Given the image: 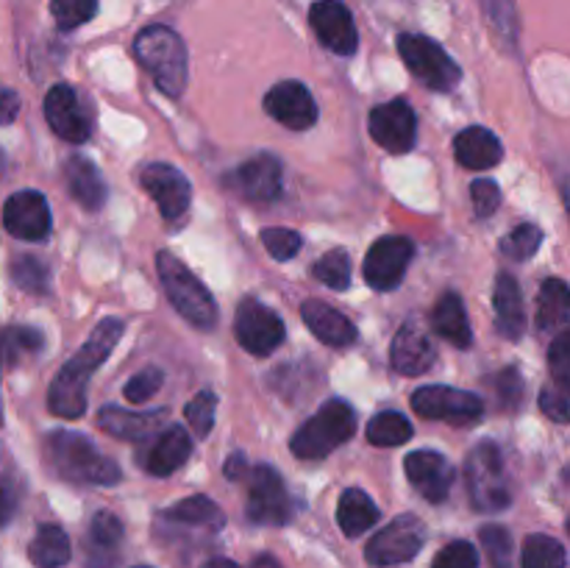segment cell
Listing matches in <instances>:
<instances>
[{
	"mask_svg": "<svg viewBox=\"0 0 570 568\" xmlns=\"http://www.w3.org/2000/svg\"><path fill=\"white\" fill-rule=\"evenodd\" d=\"M126 323L122 317H104L98 326L92 329L87 343L61 365L56 379L50 382L48 390V407L53 415L59 418H81L87 412V384L92 373L109 360L115 345L120 343Z\"/></svg>",
	"mask_w": 570,
	"mask_h": 568,
	"instance_id": "1",
	"label": "cell"
},
{
	"mask_svg": "<svg viewBox=\"0 0 570 568\" xmlns=\"http://www.w3.org/2000/svg\"><path fill=\"white\" fill-rule=\"evenodd\" d=\"M45 460L50 471L59 473L67 482L111 488L122 479L117 462L100 454L92 440L78 432H50L45 440Z\"/></svg>",
	"mask_w": 570,
	"mask_h": 568,
	"instance_id": "2",
	"label": "cell"
},
{
	"mask_svg": "<svg viewBox=\"0 0 570 568\" xmlns=\"http://www.w3.org/2000/svg\"><path fill=\"white\" fill-rule=\"evenodd\" d=\"M134 53H137L139 65L154 76L161 92L170 95V98H178L184 92L189 76L187 48L173 28L148 26L145 31H139Z\"/></svg>",
	"mask_w": 570,
	"mask_h": 568,
	"instance_id": "3",
	"label": "cell"
},
{
	"mask_svg": "<svg viewBox=\"0 0 570 568\" xmlns=\"http://www.w3.org/2000/svg\"><path fill=\"white\" fill-rule=\"evenodd\" d=\"M156 267H159V278L165 284L167 298L176 306L178 315L187 323H193V326L204 329V332L206 329H215L217 304L209 290L200 284V278L193 276L184 267V262L176 254H170V251H159Z\"/></svg>",
	"mask_w": 570,
	"mask_h": 568,
	"instance_id": "4",
	"label": "cell"
},
{
	"mask_svg": "<svg viewBox=\"0 0 570 568\" xmlns=\"http://www.w3.org/2000/svg\"><path fill=\"white\" fill-rule=\"evenodd\" d=\"M356 432V412L345 401L332 399L293 434L289 449L301 460H323L334 449L354 438Z\"/></svg>",
	"mask_w": 570,
	"mask_h": 568,
	"instance_id": "5",
	"label": "cell"
},
{
	"mask_svg": "<svg viewBox=\"0 0 570 568\" xmlns=\"http://www.w3.org/2000/svg\"><path fill=\"white\" fill-rule=\"evenodd\" d=\"M465 484L471 505L479 512H501L512 501V484L507 477L504 454L495 443L484 440L468 454L465 460Z\"/></svg>",
	"mask_w": 570,
	"mask_h": 568,
	"instance_id": "6",
	"label": "cell"
},
{
	"mask_svg": "<svg viewBox=\"0 0 570 568\" xmlns=\"http://www.w3.org/2000/svg\"><path fill=\"white\" fill-rule=\"evenodd\" d=\"M243 479L248 482V518L262 527H282L293 518L295 501L284 484L282 473L271 466H248Z\"/></svg>",
	"mask_w": 570,
	"mask_h": 568,
	"instance_id": "7",
	"label": "cell"
},
{
	"mask_svg": "<svg viewBox=\"0 0 570 568\" xmlns=\"http://www.w3.org/2000/svg\"><path fill=\"white\" fill-rule=\"evenodd\" d=\"M399 53L404 59L406 70L415 78H421L429 89L451 92L460 84V65L434 39L423 37V33H401Z\"/></svg>",
	"mask_w": 570,
	"mask_h": 568,
	"instance_id": "8",
	"label": "cell"
},
{
	"mask_svg": "<svg viewBox=\"0 0 570 568\" xmlns=\"http://www.w3.org/2000/svg\"><path fill=\"white\" fill-rule=\"evenodd\" d=\"M423 543H426V527H423L421 518L406 512V516L393 518L387 527L373 535L365 557L376 568L404 566L423 549Z\"/></svg>",
	"mask_w": 570,
	"mask_h": 568,
	"instance_id": "9",
	"label": "cell"
},
{
	"mask_svg": "<svg viewBox=\"0 0 570 568\" xmlns=\"http://www.w3.org/2000/svg\"><path fill=\"white\" fill-rule=\"evenodd\" d=\"M412 410L429 421H445L451 427H471L482 418L484 404L479 395L468 390L445 388V384H429L412 393Z\"/></svg>",
	"mask_w": 570,
	"mask_h": 568,
	"instance_id": "10",
	"label": "cell"
},
{
	"mask_svg": "<svg viewBox=\"0 0 570 568\" xmlns=\"http://www.w3.org/2000/svg\"><path fill=\"white\" fill-rule=\"evenodd\" d=\"M234 337L248 354L267 356L282 345L284 323L271 306L256 298H245L237 306V317H234Z\"/></svg>",
	"mask_w": 570,
	"mask_h": 568,
	"instance_id": "11",
	"label": "cell"
},
{
	"mask_svg": "<svg viewBox=\"0 0 570 568\" xmlns=\"http://www.w3.org/2000/svg\"><path fill=\"white\" fill-rule=\"evenodd\" d=\"M226 187L239 198L250 200V204H271L282 195L284 187L282 161L273 154L254 156V159L243 161L237 170L228 173Z\"/></svg>",
	"mask_w": 570,
	"mask_h": 568,
	"instance_id": "12",
	"label": "cell"
},
{
	"mask_svg": "<svg viewBox=\"0 0 570 568\" xmlns=\"http://www.w3.org/2000/svg\"><path fill=\"white\" fill-rule=\"evenodd\" d=\"M371 137L382 145L387 154H406L417 139V117L406 100L395 98L376 106L367 117Z\"/></svg>",
	"mask_w": 570,
	"mask_h": 568,
	"instance_id": "13",
	"label": "cell"
},
{
	"mask_svg": "<svg viewBox=\"0 0 570 568\" xmlns=\"http://www.w3.org/2000/svg\"><path fill=\"white\" fill-rule=\"evenodd\" d=\"M415 245L406 237H382L371 245L365 256V282L379 293L395 290L410 267Z\"/></svg>",
	"mask_w": 570,
	"mask_h": 568,
	"instance_id": "14",
	"label": "cell"
},
{
	"mask_svg": "<svg viewBox=\"0 0 570 568\" xmlns=\"http://www.w3.org/2000/svg\"><path fill=\"white\" fill-rule=\"evenodd\" d=\"M309 22L315 28L317 39L323 48H328L337 56H354L360 45L354 17L343 0H317L309 11Z\"/></svg>",
	"mask_w": 570,
	"mask_h": 568,
	"instance_id": "15",
	"label": "cell"
},
{
	"mask_svg": "<svg viewBox=\"0 0 570 568\" xmlns=\"http://www.w3.org/2000/svg\"><path fill=\"white\" fill-rule=\"evenodd\" d=\"M3 226L17 239H28V243H39L48 237L50 206L45 195L37 189H20L11 195L3 206Z\"/></svg>",
	"mask_w": 570,
	"mask_h": 568,
	"instance_id": "16",
	"label": "cell"
},
{
	"mask_svg": "<svg viewBox=\"0 0 570 568\" xmlns=\"http://www.w3.org/2000/svg\"><path fill=\"white\" fill-rule=\"evenodd\" d=\"M142 187L148 189V195H154L165 221H178L193 200V184L187 182V176L178 167L161 165V161L145 167Z\"/></svg>",
	"mask_w": 570,
	"mask_h": 568,
	"instance_id": "17",
	"label": "cell"
},
{
	"mask_svg": "<svg viewBox=\"0 0 570 568\" xmlns=\"http://www.w3.org/2000/svg\"><path fill=\"white\" fill-rule=\"evenodd\" d=\"M45 120L53 128L56 137H61L65 143L81 145L89 139V117L78 100L76 89L67 87V84L50 87L48 98H45Z\"/></svg>",
	"mask_w": 570,
	"mask_h": 568,
	"instance_id": "18",
	"label": "cell"
},
{
	"mask_svg": "<svg viewBox=\"0 0 570 568\" xmlns=\"http://www.w3.org/2000/svg\"><path fill=\"white\" fill-rule=\"evenodd\" d=\"M265 109L273 120L293 131H304L317 123V104L301 81H282L265 95Z\"/></svg>",
	"mask_w": 570,
	"mask_h": 568,
	"instance_id": "19",
	"label": "cell"
},
{
	"mask_svg": "<svg viewBox=\"0 0 570 568\" xmlns=\"http://www.w3.org/2000/svg\"><path fill=\"white\" fill-rule=\"evenodd\" d=\"M406 477L415 484L417 493L423 496L432 505H440V501L449 499V490L454 484V468L438 451H412L404 460Z\"/></svg>",
	"mask_w": 570,
	"mask_h": 568,
	"instance_id": "20",
	"label": "cell"
},
{
	"mask_svg": "<svg viewBox=\"0 0 570 568\" xmlns=\"http://www.w3.org/2000/svg\"><path fill=\"white\" fill-rule=\"evenodd\" d=\"M434 356H438V351H434L429 334L417 323H406V326L399 329L393 340L390 365L401 376H421V373H426L434 365Z\"/></svg>",
	"mask_w": 570,
	"mask_h": 568,
	"instance_id": "21",
	"label": "cell"
},
{
	"mask_svg": "<svg viewBox=\"0 0 570 568\" xmlns=\"http://www.w3.org/2000/svg\"><path fill=\"white\" fill-rule=\"evenodd\" d=\"M167 423V410H150V412H128L120 407H104L98 412V427L109 432L117 440H131V443H142L150 434L159 432Z\"/></svg>",
	"mask_w": 570,
	"mask_h": 568,
	"instance_id": "22",
	"label": "cell"
},
{
	"mask_svg": "<svg viewBox=\"0 0 570 568\" xmlns=\"http://www.w3.org/2000/svg\"><path fill=\"white\" fill-rule=\"evenodd\" d=\"M301 317H304L306 326L312 329L321 343L332 345V349H348L351 343H356V326L337 312L334 306L323 304V301L309 298L301 304Z\"/></svg>",
	"mask_w": 570,
	"mask_h": 568,
	"instance_id": "23",
	"label": "cell"
},
{
	"mask_svg": "<svg viewBox=\"0 0 570 568\" xmlns=\"http://www.w3.org/2000/svg\"><path fill=\"white\" fill-rule=\"evenodd\" d=\"M456 161L468 170H490L504 159V148H501L499 137L490 128L471 126L454 139Z\"/></svg>",
	"mask_w": 570,
	"mask_h": 568,
	"instance_id": "24",
	"label": "cell"
},
{
	"mask_svg": "<svg viewBox=\"0 0 570 568\" xmlns=\"http://www.w3.org/2000/svg\"><path fill=\"white\" fill-rule=\"evenodd\" d=\"M189 451H193V438L187 434L184 427H167L159 434L154 445L148 449V454L142 457V468L154 477H170L173 471L187 462Z\"/></svg>",
	"mask_w": 570,
	"mask_h": 568,
	"instance_id": "25",
	"label": "cell"
},
{
	"mask_svg": "<svg viewBox=\"0 0 570 568\" xmlns=\"http://www.w3.org/2000/svg\"><path fill=\"white\" fill-rule=\"evenodd\" d=\"M495 329L504 334L507 340H518L527 329V312H523V298L521 287H518L515 278L510 273H499L495 278Z\"/></svg>",
	"mask_w": 570,
	"mask_h": 568,
	"instance_id": "26",
	"label": "cell"
},
{
	"mask_svg": "<svg viewBox=\"0 0 570 568\" xmlns=\"http://www.w3.org/2000/svg\"><path fill=\"white\" fill-rule=\"evenodd\" d=\"M65 182L72 198H76L83 209L95 212L106 204V182L98 173V167H95L87 156H70V159H67Z\"/></svg>",
	"mask_w": 570,
	"mask_h": 568,
	"instance_id": "27",
	"label": "cell"
},
{
	"mask_svg": "<svg viewBox=\"0 0 570 568\" xmlns=\"http://www.w3.org/2000/svg\"><path fill=\"white\" fill-rule=\"evenodd\" d=\"M432 323L434 332L443 340H449L451 345H456V349H468V345H471V321H468L465 304H462V298L456 293H445L443 298L434 304Z\"/></svg>",
	"mask_w": 570,
	"mask_h": 568,
	"instance_id": "28",
	"label": "cell"
},
{
	"mask_svg": "<svg viewBox=\"0 0 570 568\" xmlns=\"http://www.w3.org/2000/svg\"><path fill=\"white\" fill-rule=\"evenodd\" d=\"M376 521H379V507L365 490L348 488L343 496H340L337 523L340 529H343V535H348V538H360V535H365Z\"/></svg>",
	"mask_w": 570,
	"mask_h": 568,
	"instance_id": "29",
	"label": "cell"
},
{
	"mask_svg": "<svg viewBox=\"0 0 570 568\" xmlns=\"http://www.w3.org/2000/svg\"><path fill=\"white\" fill-rule=\"evenodd\" d=\"M570 323V293L562 278H546L538 298L540 332H562Z\"/></svg>",
	"mask_w": 570,
	"mask_h": 568,
	"instance_id": "30",
	"label": "cell"
},
{
	"mask_svg": "<svg viewBox=\"0 0 570 568\" xmlns=\"http://www.w3.org/2000/svg\"><path fill=\"white\" fill-rule=\"evenodd\" d=\"M28 557L37 568H61L70 560V538L56 523H45L33 535L31 546H28Z\"/></svg>",
	"mask_w": 570,
	"mask_h": 568,
	"instance_id": "31",
	"label": "cell"
},
{
	"mask_svg": "<svg viewBox=\"0 0 570 568\" xmlns=\"http://www.w3.org/2000/svg\"><path fill=\"white\" fill-rule=\"evenodd\" d=\"M173 523H187V527H206V529H220L226 516L220 507L209 499V496H193V499L178 501L176 507L165 512Z\"/></svg>",
	"mask_w": 570,
	"mask_h": 568,
	"instance_id": "32",
	"label": "cell"
},
{
	"mask_svg": "<svg viewBox=\"0 0 570 568\" xmlns=\"http://www.w3.org/2000/svg\"><path fill=\"white\" fill-rule=\"evenodd\" d=\"M566 546L551 535H529L521 551L523 568H566Z\"/></svg>",
	"mask_w": 570,
	"mask_h": 568,
	"instance_id": "33",
	"label": "cell"
},
{
	"mask_svg": "<svg viewBox=\"0 0 570 568\" xmlns=\"http://www.w3.org/2000/svg\"><path fill=\"white\" fill-rule=\"evenodd\" d=\"M412 438V423L406 421L401 412H379L371 423H367V440L379 449H390V445H404Z\"/></svg>",
	"mask_w": 570,
	"mask_h": 568,
	"instance_id": "34",
	"label": "cell"
},
{
	"mask_svg": "<svg viewBox=\"0 0 570 568\" xmlns=\"http://www.w3.org/2000/svg\"><path fill=\"white\" fill-rule=\"evenodd\" d=\"M42 334L37 329H28V326H11L0 334V362L3 365H17L22 356L28 354H37L42 349Z\"/></svg>",
	"mask_w": 570,
	"mask_h": 568,
	"instance_id": "35",
	"label": "cell"
},
{
	"mask_svg": "<svg viewBox=\"0 0 570 568\" xmlns=\"http://www.w3.org/2000/svg\"><path fill=\"white\" fill-rule=\"evenodd\" d=\"M122 540V523L111 512H98L89 523V560L95 555L115 557V549Z\"/></svg>",
	"mask_w": 570,
	"mask_h": 568,
	"instance_id": "36",
	"label": "cell"
},
{
	"mask_svg": "<svg viewBox=\"0 0 570 568\" xmlns=\"http://www.w3.org/2000/svg\"><path fill=\"white\" fill-rule=\"evenodd\" d=\"M312 276L317 282L328 284L332 290H345L351 284V256L343 248H334L323 254L312 267Z\"/></svg>",
	"mask_w": 570,
	"mask_h": 568,
	"instance_id": "37",
	"label": "cell"
},
{
	"mask_svg": "<svg viewBox=\"0 0 570 568\" xmlns=\"http://www.w3.org/2000/svg\"><path fill=\"white\" fill-rule=\"evenodd\" d=\"M50 14L61 31H72L98 14V0H50Z\"/></svg>",
	"mask_w": 570,
	"mask_h": 568,
	"instance_id": "38",
	"label": "cell"
},
{
	"mask_svg": "<svg viewBox=\"0 0 570 568\" xmlns=\"http://www.w3.org/2000/svg\"><path fill=\"white\" fill-rule=\"evenodd\" d=\"M540 243H543V232L534 223H521L515 232H510L501 239V254L515 262H523L538 254Z\"/></svg>",
	"mask_w": 570,
	"mask_h": 568,
	"instance_id": "39",
	"label": "cell"
},
{
	"mask_svg": "<svg viewBox=\"0 0 570 568\" xmlns=\"http://www.w3.org/2000/svg\"><path fill=\"white\" fill-rule=\"evenodd\" d=\"M11 278L20 284V290L26 293H48V284H50V273L45 267L42 259L37 256H17L11 262Z\"/></svg>",
	"mask_w": 570,
	"mask_h": 568,
	"instance_id": "40",
	"label": "cell"
},
{
	"mask_svg": "<svg viewBox=\"0 0 570 568\" xmlns=\"http://www.w3.org/2000/svg\"><path fill=\"white\" fill-rule=\"evenodd\" d=\"M479 540H482V549H484V555H488L490 566L512 568V535L507 532L504 527H499V523L482 527Z\"/></svg>",
	"mask_w": 570,
	"mask_h": 568,
	"instance_id": "41",
	"label": "cell"
},
{
	"mask_svg": "<svg viewBox=\"0 0 570 568\" xmlns=\"http://www.w3.org/2000/svg\"><path fill=\"white\" fill-rule=\"evenodd\" d=\"M215 412H217V395L212 390H200L193 401L187 404L184 415H187V423L193 427V434L198 440H204L206 434L215 427Z\"/></svg>",
	"mask_w": 570,
	"mask_h": 568,
	"instance_id": "42",
	"label": "cell"
},
{
	"mask_svg": "<svg viewBox=\"0 0 570 568\" xmlns=\"http://www.w3.org/2000/svg\"><path fill=\"white\" fill-rule=\"evenodd\" d=\"M262 243H265L267 254H271L273 259L287 262L301 251V234L293 232V228H282V226L265 228V232H262Z\"/></svg>",
	"mask_w": 570,
	"mask_h": 568,
	"instance_id": "43",
	"label": "cell"
},
{
	"mask_svg": "<svg viewBox=\"0 0 570 568\" xmlns=\"http://www.w3.org/2000/svg\"><path fill=\"white\" fill-rule=\"evenodd\" d=\"M549 365H551V373H554L557 388L570 390V334H568V329L557 332V340L551 343V351H549Z\"/></svg>",
	"mask_w": 570,
	"mask_h": 568,
	"instance_id": "44",
	"label": "cell"
},
{
	"mask_svg": "<svg viewBox=\"0 0 570 568\" xmlns=\"http://www.w3.org/2000/svg\"><path fill=\"white\" fill-rule=\"evenodd\" d=\"M432 568H479V551L468 540H454L434 557Z\"/></svg>",
	"mask_w": 570,
	"mask_h": 568,
	"instance_id": "45",
	"label": "cell"
},
{
	"mask_svg": "<svg viewBox=\"0 0 570 568\" xmlns=\"http://www.w3.org/2000/svg\"><path fill=\"white\" fill-rule=\"evenodd\" d=\"M161 382H165V373H161L159 368H145V371H139L137 376L126 384L122 393H126V399L134 401V404H142L150 395L159 393Z\"/></svg>",
	"mask_w": 570,
	"mask_h": 568,
	"instance_id": "46",
	"label": "cell"
},
{
	"mask_svg": "<svg viewBox=\"0 0 570 568\" xmlns=\"http://www.w3.org/2000/svg\"><path fill=\"white\" fill-rule=\"evenodd\" d=\"M471 200L476 217H490L501 206V189L499 184L490 182V178H479L471 187Z\"/></svg>",
	"mask_w": 570,
	"mask_h": 568,
	"instance_id": "47",
	"label": "cell"
},
{
	"mask_svg": "<svg viewBox=\"0 0 570 568\" xmlns=\"http://www.w3.org/2000/svg\"><path fill=\"white\" fill-rule=\"evenodd\" d=\"M540 410L557 423H566L568 421V390L562 388H543L540 393Z\"/></svg>",
	"mask_w": 570,
	"mask_h": 568,
	"instance_id": "48",
	"label": "cell"
},
{
	"mask_svg": "<svg viewBox=\"0 0 570 568\" xmlns=\"http://www.w3.org/2000/svg\"><path fill=\"white\" fill-rule=\"evenodd\" d=\"M20 507V484L11 477H0V529L17 516Z\"/></svg>",
	"mask_w": 570,
	"mask_h": 568,
	"instance_id": "49",
	"label": "cell"
},
{
	"mask_svg": "<svg viewBox=\"0 0 570 568\" xmlns=\"http://www.w3.org/2000/svg\"><path fill=\"white\" fill-rule=\"evenodd\" d=\"M499 395H501V407L507 410H518L521 404V395H523V379L518 376L515 371H504L499 379Z\"/></svg>",
	"mask_w": 570,
	"mask_h": 568,
	"instance_id": "50",
	"label": "cell"
},
{
	"mask_svg": "<svg viewBox=\"0 0 570 568\" xmlns=\"http://www.w3.org/2000/svg\"><path fill=\"white\" fill-rule=\"evenodd\" d=\"M17 115H20V98H17L14 89L0 87V126L14 123Z\"/></svg>",
	"mask_w": 570,
	"mask_h": 568,
	"instance_id": "51",
	"label": "cell"
},
{
	"mask_svg": "<svg viewBox=\"0 0 570 568\" xmlns=\"http://www.w3.org/2000/svg\"><path fill=\"white\" fill-rule=\"evenodd\" d=\"M245 454H232L228 457V462H226V477L228 479H243V473H245Z\"/></svg>",
	"mask_w": 570,
	"mask_h": 568,
	"instance_id": "52",
	"label": "cell"
},
{
	"mask_svg": "<svg viewBox=\"0 0 570 568\" xmlns=\"http://www.w3.org/2000/svg\"><path fill=\"white\" fill-rule=\"evenodd\" d=\"M200 568H239V566L234 560H228V557H215V560H206Z\"/></svg>",
	"mask_w": 570,
	"mask_h": 568,
	"instance_id": "53",
	"label": "cell"
},
{
	"mask_svg": "<svg viewBox=\"0 0 570 568\" xmlns=\"http://www.w3.org/2000/svg\"><path fill=\"white\" fill-rule=\"evenodd\" d=\"M250 568H282V566H278V562L273 560L271 555H262V557H256L254 562H250Z\"/></svg>",
	"mask_w": 570,
	"mask_h": 568,
	"instance_id": "54",
	"label": "cell"
},
{
	"mask_svg": "<svg viewBox=\"0 0 570 568\" xmlns=\"http://www.w3.org/2000/svg\"><path fill=\"white\" fill-rule=\"evenodd\" d=\"M0 167H3V154H0Z\"/></svg>",
	"mask_w": 570,
	"mask_h": 568,
	"instance_id": "55",
	"label": "cell"
},
{
	"mask_svg": "<svg viewBox=\"0 0 570 568\" xmlns=\"http://www.w3.org/2000/svg\"><path fill=\"white\" fill-rule=\"evenodd\" d=\"M0 368H3V362H0ZM0 415H3V410H0Z\"/></svg>",
	"mask_w": 570,
	"mask_h": 568,
	"instance_id": "56",
	"label": "cell"
}]
</instances>
